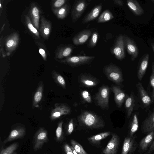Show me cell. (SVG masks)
Instances as JSON below:
<instances>
[{
  "instance_id": "74e56055",
  "label": "cell",
  "mask_w": 154,
  "mask_h": 154,
  "mask_svg": "<svg viewBox=\"0 0 154 154\" xmlns=\"http://www.w3.org/2000/svg\"><path fill=\"white\" fill-rule=\"evenodd\" d=\"M17 45V42L14 39L11 38L8 39L6 43V47L8 49L13 48Z\"/></svg>"
},
{
  "instance_id": "30bf717a",
  "label": "cell",
  "mask_w": 154,
  "mask_h": 154,
  "mask_svg": "<svg viewBox=\"0 0 154 154\" xmlns=\"http://www.w3.org/2000/svg\"><path fill=\"white\" fill-rule=\"evenodd\" d=\"M125 47L128 54L131 56V60H134L137 57L139 51L134 41L126 35H123Z\"/></svg>"
},
{
  "instance_id": "d6a6232c",
  "label": "cell",
  "mask_w": 154,
  "mask_h": 154,
  "mask_svg": "<svg viewBox=\"0 0 154 154\" xmlns=\"http://www.w3.org/2000/svg\"><path fill=\"white\" fill-rule=\"evenodd\" d=\"M98 37V33L97 31H95L92 34L91 38L89 42L88 46L90 48L95 47L97 43Z\"/></svg>"
},
{
  "instance_id": "7bdbcfd3",
  "label": "cell",
  "mask_w": 154,
  "mask_h": 154,
  "mask_svg": "<svg viewBox=\"0 0 154 154\" xmlns=\"http://www.w3.org/2000/svg\"><path fill=\"white\" fill-rule=\"evenodd\" d=\"M154 150V140L151 146L147 152V154H151Z\"/></svg>"
},
{
  "instance_id": "2e32d148",
  "label": "cell",
  "mask_w": 154,
  "mask_h": 154,
  "mask_svg": "<svg viewBox=\"0 0 154 154\" xmlns=\"http://www.w3.org/2000/svg\"><path fill=\"white\" fill-rule=\"evenodd\" d=\"M149 59V54H146L140 60L137 72V79L139 81L142 80L146 73Z\"/></svg>"
},
{
  "instance_id": "ee69618b",
  "label": "cell",
  "mask_w": 154,
  "mask_h": 154,
  "mask_svg": "<svg viewBox=\"0 0 154 154\" xmlns=\"http://www.w3.org/2000/svg\"><path fill=\"white\" fill-rule=\"evenodd\" d=\"M113 2L114 4L121 6L124 5L123 2L122 0H113Z\"/></svg>"
},
{
  "instance_id": "52a82bcc",
  "label": "cell",
  "mask_w": 154,
  "mask_h": 154,
  "mask_svg": "<svg viewBox=\"0 0 154 154\" xmlns=\"http://www.w3.org/2000/svg\"><path fill=\"white\" fill-rule=\"evenodd\" d=\"M138 99L132 91L129 95H126L125 100V107L127 117L130 118L134 110H137L140 106L138 104Z\"/></svg>"
},
{
  "instance_id": "44dd1931",
  "label": "cell",
  "mask_w": 154,
  "mask_h": 154,
  "mask_svg": "<svg viewBox=\"0 0 154 154\" xmlns=\"http://www.w3.org/2000/svg\"><path fill=\"white\" fill-rule=\"evenodd\" d=\"M92 34L90 29H85L79 32L73 38V42L76 45H82L85 43Z\"/></svg>"
},
{
  "instance_id": "277c9868",
  "label": "cell",
  "mask_w": 154,
  "mask_h": 154,
  "mask_svg": "<svg viewBox=\"0 0 154 154\" xmlns=\"http://www.w3.org/2000/svg\"><path fill=\"white\" fill-rule=\"evenodd\" d=\"M48 132L43 128H40L35 132L33 140V148L37 151L41 149L45 143L48 141Z\"/></svg>"
},
{
  "instance_id": "83f0119b",
  "label": "cell",
  "mask_w": 154,
  "mask_h": 154,
  "mask_svg": "<svg viewBox=\"0 0 154 154\" xmlns=\"http://www.w3.org/2000/svg\"><path fill=\"white\" fill-rule=\"evenodd\" d=\"M31 14L33 23L35 26L38 28L39 14V10L37 7H35L32 8Z\"/></svg>"
},
{
  "instance_id": "8992f818",
  "label": "cell",
  "mask_w": 154,
  "mask_h": 154,
  "mask_svg": "<svg viewBox=\"0 0 154 154\" xmlns=\"http://www.w3.org/2000/svg\"><path fill=\"white\" fill-rule=\"evenodd\" d=\"M137 135L132 137L128 136L125 138L121 154H133L135 152L139 145L136 141Z\"/></svg>"
},
{
  "instance_id": "cb8c5ba5",
  "label": "cell",
  "mask_w": 154,
  "mask_h": 154,
  "mask_svg": "<svg viewBox=\"0 0 154 154\" xmlns=\"http://www.w3.org/2000/svg\"><path fill=\"white\" fill-rule=\"evenodd\" d=\"M111 133L110 131L101 133L88 138V140L91 143L97 144L99 143L101 140L110 135Z\"/></svg>"
},
{
  "instance_id": "603a6c76",
  "label": "cell",
  "mask_w": 154,
  "mask_h": 154,
  "mask_svg": "<svg viewBox=\"0 0 154 154\" xmlns=\"http://www.w3.org/2000/svg\"><path fill=\"white\" fill-rule=\"evenodd\" d=\"M102 8V4L100 3L95 7L84 18L82 23H85L96 19L99 15Z\"/></svg>"
},
{
  "instance_id": "f6af8a7d",
  "label": "cell",
  "mask_w": 154,
  "mask_h": 154,
  "mask_svg": "<svg viewBox=\"0 0 154 154\" xmlns=\"http://www.w3.org/2000/svg\"><path fill=\"white\" fill-rule=\"evenodd\" d=\"M39 52L40 54L44 59L45 58V50L42 48H40L39 50Z\"/></svg>"
},
{
  "instance_id": "4316f807",
  "label": "cell",
  "mask_w": 154,
  "mask_h": 154,
  "mask_svg": "<svg viewBox=\"0 0 154 154\" xmlns=\"http://www.w3.org/2000/svg\"><path fill=\"white\" fill-rule=\"evenodd\" d=\"M43 91V86L41 84L38 87L34 96L33 105H36L42 99Z\"/></svg>"
},
{
  "instance_id": "8fae6325",
  "label": "cell",
  "mask_w": 154,
  "mask_h": 154,
  "mask_svg": "<svg viewBox=\"0 0 154 154\" xmlns=\"http://www.w3.org/2000/svg\"><path fill=\"white\" fill-rule=\"evenodd\" d=\"M71 112L70 107L65 104H58L52 110L50 119L53 120L59 118L63 115L69 114Z\"/></svg>"
},
{
  "instance_id": "3957f363",
  "label": "cell",
  "mask_w": 154,
  "mask_h": 154,
  "mask_svg": "<svg viewBox=\"0 0 154 154\" xmlns=\"http://www.w3.org/2000/svg\"><path fill=\"white\" fill-rule=\"evenodd\" d=\"M110 88L107 86L103 85L99 89L94 97L97 105L104 109L109 108V101Z\"/></svg>"
},
{
  "instance_id": "7402d4cb",
  "label": "cell",
  "mask_w": 154,
  "mask_h": 154,
  "mask_svg": "<svg viewBox=\"0 0 154 154\" xmlns=\"http://www.w3.org/2000/svg\"><path fill=\"white\" fill-rule=\"evenodd\" d=\"M127 4L128 8L135 15L140 16L143 14L144 10L137 1L127 0Z\"/></svg>"
},
{
  "instance_id": "7c38bea8",
  "label": "cell",
  "mask_w": 154,
  "mask_h": 154,
  "mask_svg": "<svg viewBox=\"0 0 154 154\" xmlns=\"http://www.w3.org/2000/svg\"><path fill=\"white\" fill-rule=\"evenodd\" d=\"M119 143V137L117 134H113L106 146L102 152V154H116Z\"/></svg>"
},
{
  "instance_id": "9c48e42d",
  "label": "cell",
  "mask_w": 154,
  "mask_h": 154,
  "mask_svg": "<svg viewBox=\"0 0 154 154\" xmlns=\"http://www.w3.org/2000/svg\"><path fill=\"white\" fill-rule=\"evenodd\" d=\"M125 47L123 35H120L117 38L111 51L117 59L121 60L125 57Z\"/></svg>"
},
{
  "instance_id": "484cf974",
  "label": "cell",
  "mask_w": 154,
  "mask_h": 154,
  "mask_svg": "<svg viewBox=\"0 0 154 154\" xmlns=\"http://www.w3.org/2000/svg\"><path fill=\"white\" fill-rule=\"evenodd\" d=\"M150 92L151 97L153 103H154V61H153L152 65V72L149 77V88Z\"/></svg>"
},
{
  "instance_id": "681fc988",
  "label": "cell",
  "mask_w": 154,
  "mask_h": 154,
  "mask_svg": "<svg viewBox=\"0 0 154 154\" xmlns=\"http://www.w3.org/2000/svg\"><path fill=\"white\" fill-rule=\"evenodd\" d=\"M147 154V152H145L143 154Z\"/></svg>"
},
{
  "instance_id": "ac0fdd59",
  "label": "cell",
  "mask_w": 154,
  "mask_h": 154,
  "mask_svg": "<svg viewBox=\"0 0 154 154\" xmlns=\"http://www.w3.org/2000/svg\"><path fill=\"white\" fill-rule=\"evenodd\" d=\"M141 130L145 134H148L154 130V109L143 122Z\"/></svg>"
},
{
  "instance_id": "f907efd6",
  "label": "cell",
  "mask_w": 154,
  "mask_h": 154,
  "mask_svg": "<svg viewBox=\"0 0 154 154\" xmlns=\"http://www.w3.org/2000/svg\"><path fill=\"white\" fill-rule=\"evenodd\" d=\"M13 154H16V153H14Z\"/></svg>"
},
{
  "instance_id": "f546056e",
  "label": "cell",
  "mask_w": 154,
  "mask_h": 154,
  "mask_svg": "<svg viewBox=\"0 0 154 154\" xmlns=\"http://www.w3.org/2000/svg\"><path fill=\"white\" fill-rule=\"evenodd\" d=\"M72 146L78 154H88L83 148L82 145L73 140H71Z\"/></svg>"
},
{
  "instance_id": "c3c4849f",
  "label": "cell",
  "mask_w": 154,
  "mask_h": 154,
  "mask_svg": "<svg viewBox=\"0 0 154 154\" xmlns=\"http://www.w3.org/2000/svg\"><path fill=\"white\" fill-rule=\"evenodd\" d=\"M151 1L152 2V3H154V0H151Z\"/></svg>"
},
{
  "instance_id": "4dcf8cb0",
  "label": "cell",
  "mask_w": 154,
  "mask_h": 154,
  "mask_svg": "<svg viewBox=\"0 0 154 154\" xmlns=\"http://www.w3.org/2000/svg\"><path fill=\"white\" fill-rule=\"evenodd\" d=\"M73 49V46L70 45L63 48L61 50L60 53V57L64 58L69 56L72 53Z\"/></svg>"
},
{
  "instance_id": "6da1fadb",
  "label": "cell",
  "mask_w": 154,
  "mask_h": 154,
  "mask_svg": "<svg viewBox=\"0 0 154 154\" xmlns=\"http://www.w3.org/2000/svg\"><path fill=\"white\" fill-rule=\"evenodd\" d=\"M80 126L88 129H97L103 128L104 121L95 114L89 111L82 112L78 117Z\"/></svg>"
},
{
  "instance_id": "d590c367",
  "label": "cell",
  "mask_w": 154,
  "mask_h": 154,
  "mask_svg": "<svg viewBox=\"0 0 154 154\" xmlns=\"http://www.w3.org/2000/svg\"><path fill=\"white\" fill-rule=\"evenodd\" d=\"M74 129V125L73 120L71 119L68 122L67 125L66 133L68 135H70L72 134Z\"/></svg>"
},
{
  "instance_id": "f35d334b",
  "label": "cell",
  "mask_w": 154,
  "mask_h": 154,
  "mask_svg": "<svg viewBox=\"0 0 154 154\" xmlns=\"http://www.w3.org/2000/svg\"><path fill=\"white\" fill-rule=\"evenodd\" d=\"M27 27L29 30L37 36H39V33L37 29L33 25L29 20H28Z\"/></svg>"
},
{
  "instance_id": "7a4b0ae2",
  "label": "cell",
  "mask_w": 154,
  "mask_h": 154,
  "mask_svg": "<svg viewBox=\"0 0 154 154\" xmlns=\"http://www.w3.org/2000/svg\"><path fill=\"white\" fill-rule=\"evenodd\" d=\"M103 72L109 80L118 85H121L123 81V75L118 66L113 64H109L104 68Z\"/></svg>"
},
{
  "instance_id": "1f68e13d",
  "label": "cell",
  "mask_w": 154,
  "mask_h": 154,
  "mask_svg": "<svg viewBox=\"0 0 154 154\" xmlns=\"http://www.w3.org/2000/svg\"><path fill=\"white\" fill-rule=\"evenodd\" d=\"M63 122L61 121L58 124L56 131V137L57 141H61L63 139Z\"/></svg>"
},
{
  "instance_id": "e575fe53",
  "label": "cell",
  "mask_w": 154,
  "mask_h": 154,
  "mask_svg": "<svg viewBox=\"0 0 154 154\" xmlns=\"http://www.w3.org/2000/svg\"><path fill=\"white\" fill-rule=\"evenodd\" d=\"M81 96L85 102L88 103H91V96L88 91L86 90L83 91L81 92Z\"/></svg>"
},
{
  "instance_id": "9a60e30c",
  "label": "cell",
  "mask_w": 154,
  "mask_h": 154,
  "mask_svg": "<svg viewBox=\"0 0 154 154\" xmlns=\"http://www.w3.org/2000/svg\"><path fill=\"white\" fill-rule=\"evenodd\" d=\"M79 81L83 86L87 87H93L99 83V80L96 77L87 73H82L79 77Z\"/></svg>"
},
{
  "instance_id": "ba28073f",
  "label": "cell",
  "mask_w": 154,
  "mask_h": 154,
  "mask_svg": "<svg viewBox=\"0 0 154 154\" xmlns=\"http://www.w3.org/2000/svg\"><path fill=\"white\" fill-rule=\"evenodd\" d=\"M95 58L94 56H74L68 57L63 61L71 66L76 67L90 63Z\"/></svg>"
},
{
  "instance_id": "d6986e66",
  "label": "cell",
  "mask_w": 154,
  "mask_h": 154,
  "mask_svg": "<svg viewBox=\"0 0 154 154\" xmlns=\"http://www.w3.org/2000/svg\"><path fill=\"white\" fill-rule=\"evenodd\" d=\"M129 122L128 136L132 137L137 131L139 128V112H136L132 114Z\"/></svg>"
},
{
  "instance_id": "ab89813d",
  "label": "cell",
  "mask_w": 154,
  "mask_h": 154,
  "mask_svg": "<svg viewBox=\"0 0 154 154\" xmlns=\"http://www.w3.org/2000/svg\"><path fill=\"white\" fill-rule=\"evenodd\" d=\"M64 148L66 154H74L71 147L67 144H65Z\"/></svg>"
},
{
  "instance_id": "f1b7e54d",
  "label": "cell",
  "mask_w": 154,
  "mask_h": 154,
  "mask_svg": "<svg viewBox=\"0 0 154 154\" xmlns=\"http://www.w3.org/2000/svg\"><path fill=\"white\" fill-rule=\"evenodd\" d=\"M18 146L17 143H13L5 148L2 149L0 154H12L17 149Z\"/></svg>"
},
{
  "instance_id": "4fadbf2b",
  "label": "cell",
  "mask_w": 154,
  "mask_h": 154,
  "mask_svg": "<svg viewBox=\"0 0 154 154\" xmlns=\"http://www.w3.org/2000/svg\"><path fill=\"white\" fill-rule=\"evenodd\" d=\"M87 3L85 0L76 1L74 5L72 12V18L73 22H76L81 17L85 11Z\"/></svg>"
},
{
  "instance_id": "7dc6e473",
  "label": "cell",
  "mask_w": 154,
  "mask_h": 154,
  "mask_svg": "<svg viewBox=\"0 0 154 154\" xmlns=\"http://www.w3.org/2000/svg\"><path fill=\"white\" fill-rule=\"evenodd\" d=\"M151 47L154 53V43H152L151 44Z\"/></svg>"
},
{
  "instance_id": "5b68a950",
  "label": "cell",
  "mask_w": 154,
  "mask_h": 154,
  "mask_svg": "<svg viewBox=\"0 0 154 154\" xmlns=\"http://www.w3.org/2000/svg\"><path fill=\"white\" fill-rule=\"evenodd\" d=\"M135 86L137 89L140 102L142 107L146 109H149L153 103L152 98L143 86L142 84L138 82Z\"/></svg>"
},
{
  "instance_id": "8d00e7d4",
  "label": "cell",
  "mask_w": 154,
  "mask_h": 154,
  "mask_svg": "<svg viewBox=\"0 0 154 154\" xmlns=\"http://www.w3.org/2000/svg\"><path fill=\"white\" fill-rule=\"evenodd\" d=\"M56 76V79L57 82L63 88H65L66 84L64 78L59 74H57Z\"/></svg>"
},
{
  "instance_id": "b9f144b4",
  "label": "cell",
  "mask_w": 154,
  "mask_h": 154,
  "mask_svg": "<svg viewBox=\"0 0 154 154\" xmlns=\"http://www.w3.org/2000/svg\"><path fill=\"white\" fill-rule=\"evenodd\" d=\"M50 29L48 26L45 27L43 29V32L45 36H48L50 34Z\"/></svg>"
},
{
  "instance_id": "836d02e7",
  "label": "cell",
  "mask_w": 154,
  "mask_h": 154,
  "mask_svg": "<svg viewBox=\"0 0 154 154\" xmlns=\"http://www.w3.org/2000/svg\"><path fill=\"white\" fill-rule=\"evenodd\" d=\"M69 10V7L68 5H64L58 10L57 11L58 16L61 18H65L68 14Z\"/></svg>"
},
{
  "instance_id": "bcb514c9",
  "label": "cell",
  "mask_w": 154,
  "mask_h": 154,
  "mask_svg": "<svg viewBox=\"0 0 154 154\" xmlns=\"http://www.w3.org/2000/svg\"><path fill=\"white\" fill-rule=\"evenodd\" d=\"M71 149H72L74 154H78L76 151L75 150L73 147L71 146H70Z\"/></svg>"
},
{
  "instance_id": "60d3db41",
  "label": "cell",
  "mask_w": 154,
  "mask_h": 154,
  "mask_svg": "<svg viewBox=\"0 0 154 154\" xmlns=\"http://www.w3.org/2000/svg\"><path fill=\"white\" fill-rule=\"evenodd\" d=\"M65 0H57L54 3V6L56 7H60L63 5L65 2Z\"/></svg>"
},
{
  "instance_id": "5bb4252c",
  "label": "cell",
  "mask_w": 154,
  "mask_h": 154,
  "mask_svg": "<svg viewBox=\"0 0 154 154\" xmlns=\"http://www.w3.org/2000/svg\"><path fill=\"white\" fill-rule=\"evenodd\" d=\"M154 140V130L148 133L140 140L138 146L139 153L142 154L145 152L151 146Z\"/></svg>"
},
{
  "instance_id": "e0dca14e",
  "label": "cell",
  "mask_w": 154,
  "mask_h": 154,
  "mask_svg": "<svg viewBox=\"0 0 154 154\" xmlns=\"http://www.w3.org/2000/svg\"><path fill=\"white\" fill-rule=\"evenodd\" d=\"M111 89L114 94V100L116 106L120 108L125 101L127 95L118 86L113 85Z\"/></svg>"
},
{
  "instance_id": "ffe728a7",
  "label": "cell",
  "mask_w": 154,
  "mask_h": 154,
  "mask_svg": "<svg viewBox=\"0 0 154 154\" xmlns=\"http://www.w3.org/2000/svg\"><path fill=\"white\" fill-rule=\"evenodd\" d=\"M26 129L22 127H16L11 130L8 137L3 143H6L21 138L25 135Z\"/></svg>"
},
{
  "instance_id": "d4e9b609",
  "label": "cell",
  "mask_w": 154,
  "mask_h": 154,
  "mask_svg": "<svg viewBox=\"0 0 154 154\" xmlns=\"http://www.w3.org/2000/svg\"><path fill=\"white\" fill-rule=\"evenodd\" d=\"M114 17L112 13L108 9L104 11L98 18L97 22L104 23L108 22L114 18Z\"/></svg>"
}]
</instances>
